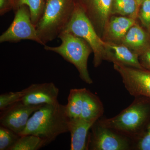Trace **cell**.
<instances>
[{"label": "cell", "instance_id": "obj_1", "mask_svg": "<svg viewBox=\"0 0 150 150\" xmlns=\"http://www.w3.org/2000/svg\"><path fill=\"white\" fill-rule=\"evenodd\" d=\"M70 120L66 105L59 102L43 104L30 116L21 136L35 135L44 140L47 146L59 135L69 132Z\"/></svg>", "mask_w": 150, "mask_h": 150}, {"label": "cell", "instance_id": "obj_2", "mask_svg": "<svg viewBox=\"0 0 150 150\" xmlns=\"http://www.w3.org/2000/svg\"><path fill=\"white\" fill-rule=\"evenodd\" d=\"M134 97L132 103L118 115L98 119L103 125L134 142L141 136L150 121V98L142 96Z\"/></svg>", "mask_w": 150, "mask_h": 150}, {"label": "cell", "instance_id": "obj_3", "mask_svg": "<svg viewBox=\"0 0 150 150\" xmlns=\"http://www.w3.org/2000/svg\"><path fill=\"white\" fill-rule=\"evenodd\" d=\"M76 0H45L43 15L36 30L43 46L52 41L65 29L71 18Z\"/></svg>", "mask_w": 150, "mask_h": 150}, {"label": "cell", "instance_id": "obj_4", "mask_svg": "<svg viewBox=\"0 0 150 150\" xmlns=\"http://www.w3.org/2000/svg\"><path fill=\"white\" fill-rule=\"evenodd\" d=\"M58 38L62 40L61 45L57 47L45 45L44 49L59 54L74 65L77 69L81 79L86 83H93L88 69L89 56L93 52L88 43L81 38L67 31H62Z\"/></svg>", "mask_w": 150, "mask_h": 150}, {"label": "cell", "instance_id": "obj_5", "mask_svg": "<svg viewBox=\"0 0 150 150\" xmlns=\"http://www.w3.org/2000/svg\"><path fill=\"white\" fill-rule=\"evenodd\" d=\"M73 33L85 40L92 49L93 65L99 67L105 57V41L97 33L80 3L76 0L72 15L63 31Z\"/></svg>", "mask_w": 150, "mask_h": 150}, {"label": "cell", "instance_id": "obj_6", "mask_svg": "<svg viewBox=\"0 0 150 150\" xmlns=\"http://www.w3.org/2000/svg\"><path fill=\"white\" fill-rule=\"evenodd\" d=\"M134 142L98 120L92 126L88 137L87 150H134Z\"/></svg>", "mask_w": 150, "mask_h": 150}, {"label": "cell", "instance_id": "obj_7", "mask_svg": "<svg viewBox=\"0 0 150 150\" xmlns=\"http://www.w3.org/2000/svg\"><path fill=\"white\" fill-rule=\"evenodd\" d=\"M25 39L43 45L38 35L36 28L31 21L29 7L23 5L15 11L13 21L0 36V42H18Z\"/></svg>", "mask_w": 150, "mask_h": 150}, {"label": "cell", "instance_id": "obj_8", "mask_svg": "<svg viewBox=\"0 0 150 150\" xmlns=\"http://www.w3.org/2000/svg\"><path fill=\"white\" fill-rule=\"evenodd\" d=\"M114 69L120 75L126 89L132 96L150 98V71L113 63Z\"/></svg>", "mask_w": 150, "mask_h": 150}, {"label": "cell", "instance_id": "obj_9", "mask_svg": "<svg viewBox=\"0 0 150 150\" xmlns=\"http://www.w3.org/2000/svg\"><path fill=\"white\" fill-rule=\"evenodd\" d=\"M43 105H29L24 104L22 101L12 105L1 110V125L10 129L21 136L30 116Z\"/></svg>", "mask_w": 150, "mask_h": 150}, {"label": "cell", "instance_id": "obj_10", "mask_svg": "<svg viewBox=\"0 0 150 150\" xmlns=\"http://www.w3.org/2000/svg\"><path fill=\"white\" fill-rule=\"evenodd\" d=\"M96 31L102 38L105 28L112 15V0H77Z\"/></svg>", "mask_w": 150, "mask_h": 150}, {"label": "cell", "instance_id": "obj_11", "mask_svg": "<svg viewBox=\"0 0 150 150\" xmlns=\"http://www.w3.org/2000/svg\"><path fill=\"white\" fill-rule=\"evenodd\" d=\"M25 89L22 102L29 105L54 104L59 102V90L53 82L32 84Z\"/></svg>", "mask_w": 150, "mask_h": 150}, {"label": "cell", "instance_id": "obj_12", "mask_svg": "<svg viewBox=\"0 0 150 150\" xmlns=\"http://www.w3.org/2000/svg\"><path fill=\"white\" fill-rule=\"evenodd\" d=\"M105 60L127 67L145 69L141 65L139 55L120 43L105 41Z\"/></svg>", "mask_w": 150, "mask_h": 150}, {"label": "cell", "instance_id": "obj_13", "mask_svg": "<svg viewBox=\"0 0 150 150\" xmlns=\"http://www.w3.org/2000/svg\"><path fill=\"white\" fill-rule=\"evenodd\" d=\"M136 23V20L127 17L112 15L108 22L102 36L105 42L120 43L130 28Z\"/></svg>", "mask_w": 150, "mask_h": 150}, {"label": "cell", "instance_id": "obj_14", "mask_svg": "<svg viewBox=\"0 0 150 150\" xmlns=\"http://www.w3.org/2000/svg\"><path fill=\"white\" fill-rule=\"evenodd\" d=\"M96 122V121H95ZM94 121L81 118L70 119L69 132L71 134V150H87L88 137Z\"/></svg>", "mask_w": 150, "mask_h": 150}, {"label": "cell", "instance_id": "obj_15", "mask_svg": "<svg viewBox=\"0 0 150 150\" xmlns=\"http://www.w3.org/2000/svg\"><path fill=\"white\" fill-rule=\"evenodd\" d=\"M120 44L126 46L139 56L150 48L147 33L137 22L130 28Z\"/></svg>", "mask_w": 150, "mask_h": 150}, {"label": "cell", "instance_id": "obj_16", "mask_svg": "<svg viewBox=\"0 0 150 150\" xmlns=\"http://www.w3.org/2000/svg\"><path fill=\"white\" fill-rule=\"evenodd\" d=\"M103 112L104 107L99 98L86 88L80 118L95 122L101 118Z\"/></svg>", "mask_w": 150, "mask_h": 150}, {"label": "cell", "instance_id": "obj_17", "mask_svg": "<svg viewBox=\"0 0 150 150\" xmlns=\"http://www.w3.org/2000/svg\"><path fill=\"white\" fill-rule=\"evenodd\" d=\"M140 7L136 0H112L111 15L127 17L136 20L138 18Z\"/></svg>", "mask_w": 150, "mask_h": 150}, {"label": "cell", "instance_id": "obj_18", "mask_svg": "<svg viewBox=\"0 0 150 150\" xmlns=\"http://www.w3.org/2000/svg\"><path fill=\"white\" fill-rule=\"evenodd\" d=\"M86 88H73L70 91L66 105L67 113L70 119L80 118Z\"/></svg>", "mask_w": 150, "mask_h": 150}, {"label": "cell", "instance_id": "obj_19", "mask_svg": "<svg viewBox=\"0 0 150 150\" xmlns=\"http://www.w3.org/2000/svg\"><path fill=\"white\" fill-rule=\"evenodd\" d=\"M13 10L16 11L20 6L26 5L29 7L33 24L36 27L43 15L45 0H12Z\"/></svg>", "mask_w": 150, "mask_h": 150}, {"label": "cell", "instance_id": "obj_20", "mask_svg": "<svg viewBox=\"0 0 150 150\" xmlns=\"http://www.w3.org/2000/svg\"><path fill=\"white\" fill-rule=\"evenodd\" d=\"M46 146L44 140L40 137L27 134L21 136L10 150H38Z\"/></svg>", "mask_w": 150, "mask_h": 150}, {"label": "cell", "instance_id": "obj_21", "mask_svg": "<svg viewBox=\"0 0 150 150\" xmlns=\"http://www.w3.org/2000/svg\"><path fill=\"white\" fill-rule=\"evenodd\" d=\"M21 136L12 130L0 126V150H10Z\"/></svg>", "mask_w": 150, "mask_h": 150}, {"label": "cell", "instance_id": "obj_22", "mask_svg": "<svg viewBox=\"0 0 150 150\" xmlns=\"http://www.w3.org/2000/svg\"><path fill=\"white\" fill-rule=\"evenodd\" d=\"M25 93L24 89L21 91L9 92L0 95V110H4L12 105L21 101Z\"/></svg>", "mask_w": 150, "mask_h": 150}, {"label": "cell", "instance_id": "obj_23", "mask_svg": "<svg viewBox=\"0 0 150 150\" xmlns=\"http://www.w3.org/2000/svg\"><path fill=\"white\" fill-rule=\"evenodd\" d=\"M134 150H150V121L141 136L134 141Z\"/></svg>", "mask_w": 150, "mask_h": 150}, {"label": "cell", "instance_id": "obj_24", "mask_svg": "<svg viewBox=\"0 0 150 150\" xmlns=\"http://www.w3.org/2000/svg\"><path fill=\"white\" fill-rule=\"evenodd\" d=\"M138 18L144 26L150 29V0H144L140 7Z\"/></svg>", "mask_w": 150, "mask_h": 150}, {"label": "cell", "instance_id": "obj_25", "mask_svg": "<svg viewBox=\"0 0 150 150\" xmlns=\"http://www.w3.org/2000/svg\"><path fill=\"white\" fill-rule=\"evenodd\" d=\"M139 59L142 67L145 69L150 71V48L139 55Z\"/></svg>", "mask_w": 150, "mask_h": 150}, {"label": "cell", "instance_id": "obj_26", "mask_svg": "<svg viewBox=\"0 0 150 150\" xmlns=\"http://www.w3.org/2000/svg\"><path fill=\"white\" fill-rule=\"evenodd\" d=\"M13 9L12 0H0V14L2 16Z\"/></svg>", "mask_w": 150, "mask_h": 150}, {"label": "cell", "instance_id": "obj_27", "mask_svg": "<svg viewBox=\"0 0 150 150\" xmlns=\"http://www.w3.org/2000/svg\"><path fill=\"white\" fill-rule=\"evenodd\" d=\"M137 1V2H138V4H139L140 6H141V5L142 4L143 2L144 1V0H136Z\"/></svg>", "mask_w": 150, "mask_h": 150}, {"label": "cell", "instance_id": "obj_28", "mask_svg": "<svg viewBox=\"0 0 150 150\" xmlns=\"http://www.w3.org/2000/svg\"></svg>", "mask_w": 150, "mask_h": 150}]
</instances>
